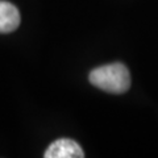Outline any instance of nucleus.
I'll return each instance as SVG.
<instances>
[{
    "label": "nucleus",
    "mask_w": 158,
    "mask_h": 158,
    "mask_svg": "<svg viewBox=\"0 0 158 158\" xmlns=\"http://www.w3.org/2000/svg\"><path fill=\"white\" fill-rule=\"evenodd\" d=\"M20 12L12 3L0 0V33H11L20 25Z\"/></svg>",
    "instance_id": "7ed1b4c3"
},
{
    "label": "nucleus",
    "mask_w": 158,
    "mask_h": 158,
    "mask_svg": "<svg viewBox=\"0 0 158 158\" xmlns=\"http://www.w3.org/2000/svg\"><path fill=\"white\" fill-rule=\"evenodd\" d=\"M45 158H83L85 153L77 141L70 138H59L52 142L46 149Z\"/></svg>",
    "instance_id": "f03ea898"
},
{
    "label": "nucleus",
    "mask_w": 158,
    "mask_h": 158,
    "mask_svg": "<svg viewBox=\"0 0 158 158\" xmlns=\"http://www.w3.org/2000/svg\"><path fill=\"white\" fill-rule=\"evenodd\" d=\"M88 78L92 86L111 94H124L131 87L129 70L120 62L94 69Z\"/></svg>",
    "instance_id": "f257e3e1"
}]
</instances>
